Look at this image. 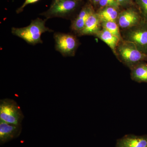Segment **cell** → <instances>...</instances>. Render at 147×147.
I'll return each instance as SVG.
<instances>
[{
  "instance_id": "cell-1",
  "label": "cell",
  "mask_w": 147,
  "mask_h": 147,
  "mask_svg": "<svg viewBox=\"0 0 147 147\" xmlns=\"http://www.w3.org/2000/svg\"><path fill=\"white\" fill-rule=\"evenodd\" d=\"M47 19L42 20L38 18L32 20L31 23L28 26L24 28H12L11 33L24 40L27 43L32 45L42 43L41 36L45 32H52L53 30L45 26Z\"/></svg>"
},
{
  "instance_id": "cell-2",
  "label": "cell",
  "mask_w": 147,
  "mask_h": 147,
  "mask_svg": "<svg viewBox=\"0 0 147 147\" xmlns=\"http://www.w3.org/2000/svg\"><path fill=\"white\" fill-rule=\"evenodd\" d=\"M83 0H54L49 9L40 13L46 19L61 18L68 19L81 9Z\"/></svg>"
},
{
  "instance_id": "cell-3",
  "label": "cell",
  "mask_w": 147,
  "mask_h": 147,
  "mask_svg": "<svg viewBox=\"0 0 147 147\" xmlns=\"http://www.w3.org/2000/svg\"><path fill=\"white\" fill-rule=\"evenodd\" d=\"M121 61L130 69L142 61L147 60V54L139 50L132 42L122 40L116 49Z\"/></svg>"
},
{
  "instance_id": "cell-4",
  "label": "cell",
  "mask_w": 147,
  "mask_h": 147,
  "mask_svg": "<svg viewBox=\"0 0 147 147\" xmlns=\"http://www.w3.org/2000/svg\"><path fill=\"white\" fill-rule=\"evenodd\" d=\"M24 116L17 102L10 98L0 100V119L7 123L21 124Z\"/></svg>"
},
{
  "instance_id": "cell-5",
  "label": "cell",
  "mask_w": 147,
  "mask_h": 147,
  "mask_svg": "<svg viewBox=\"0 0 147 147\" xmlns=\"http://www.w3.org/2000/svg\"><path fill=\"white\" fill-rule=\"evenodd\" d=\"M123 40L132 42L139 50L147 54V22L141 21L136 26L126 29Z\"/></svg>"
},
{
  "instance_id": "cell-6",
  "label": "cell",
  "mask_w": 147,
  "mask_h": 147,
  "mask_svg": "<svg viewBox=\"0 0 147 147\" xmlns=\"http://www.w3.org/2000/svg\"><path fill=\"white\" fill-rule=\"evenodd\" d=\"M55 49L64 57H71L75 55L79 45L76 37L70 34L56 32L54 34Z\"/></svg>"
},
{
  "instance_id": "cell-7",
  "label": "cell",
  "mask_w": 147,
  "mask_h": 147,
  "mask_svg": "<svg viewBox=\"0 0 147 147\" xmlns=\"http://www.w3.org/2000/svg\"><path fill=\"white\" fill-rule=\"evenodd\" d=\"M141 17L138 9L134 6L121 10L117 21L119 26L127 29L139 24L142 21Z\"/></svg>"
},
{
  "instance_id": "cell-8",
  "label": "cell",
  "mask_w": 147,
  "mask_h": 147,
  "mask_svg": "<svg viewBox=\"0 0 147 147\" xmlns=\"http://www.w3.org/2000/svg\"><path fill=\"white\" fill-rule=\"evenodd\" d=\"M22 130L21 124L7 123L0 119V144L3 145L18 138Z\"/></svg>"
},
{
  "instance_id": "cell-9",
  "label": "cell",
  "mask_w": 147,
  "mask_h": 147,
  "mask_svg": "<svg viewBox=\"0 0 147 147\" xmlns=\"http://www.w3.org/2000/svg\"><path fill=\"white\" fill-rule=\"evenodd\" d=\"M95 10L93 5L89 1L84 5L79 11L77 16L71 22V30L76 33H79L84 28L90 15Z\"/></svg>"
},
{
  "instance_id": "cell-10",
  "label": "cell",
  "mask_w": 147,
  "mask_h": 147,
  "mask_svg": "<svg viewBox=\"0 0 147 147\" xmlns=\"http://www.w3.org/2000/svg\"><path fill=\"white\" fill-rule=\"evenodd\" d=\"M116 147H147V136L125 135L117 141Z\"/></svg>"
},
{
  "instance_id": "cell-11",
  "label": "cell",
  "mask_w": 147,
  "mask_h": 147,
  "mask_svg": "<svg viewBox=\"0 0 147 147\" xmlns=\"http://www.w3.org/2000/svg\"><path fill=\"white\" fill-rule=\"evenodd\" d=\"M100 22L101 21L96 11H94L90 15L84 28L78 34L79 36L95 35L100 30Z\"/></svg>"
},
{
  "instance_id": "cell-12",
  "label": "cell",
  "mask_w": 147,
  "mask_h": 147,
  "mask_svg": "<svg viewBox=\"0 0 147 147\" xmlns=\"http://www.w3.org/2000/svg\"><path fill=\"white\" fill-rule=\"evenodd\" d=\"M95 35L105 42L112 49L113 52L116 54L117 47L121 41L118 38L104 28L100 30Z\"/></svg>"
},
{
  "instance_id": "cell-13",
  "label": "cell",
  "mask_w": 147,
  "mask_h": 147,
  "mask_svg": "<svg viewBox=\"0 0 147 147\" xmlns=\"http://www.w3.org/2000/svg\"><path fill=\"white\" fill-rule=\"evenodd\" d=\"M120 9L113 7H106L96 11L101 22L116 21Z\"/></svg>"
},
{
  "instance_id": "cell-14",
  "label": "cell",
  "mask_w": 147,
  "mask_h": 147,
  "mask_svg": "<svg viewBox=\"0 0 147 147\" xmlns=\"http://www.w3.org/2000/svg\"><path fill=\"white\" fill-rule=\"evenodd\" d=\"M146 63H139L131 68V79L138 82H147Z\"/></svg>"
},
{
  "instance_id": "cell-15",
  "label": "cell",
  "mask_w": 147,
  "mask_h": 147,
  "mask_svg": "<svg viewBox=\"0 0 147 147\" xmlns=\"http://www.w3.org/2000/svg\"><path fill=\"white\" fill-rule=\"evenodd\" d=\"M116 21H104L102 22V26L103 28L108 30L111 34L118 38L121 40H123L120 32L118 24Z\"/></svg>"
},
{
  "instance_id": "cell-16",
  "label": "cell",
  "mask_w": 147,
  "mask_h": 147,
  "mask_svg": "<svg viewBox=\"0 0 147 147\" xmlns=\"http://www.w3.org/2000/svg\"><path fill=\"white\" fill-rule=\"evenodd\" d=\"M144 21L147 22V0H133Z\"/></svg>"
},
{
  "instance_id": "cell-17",
  "label": "cell",
  "mask_w": 147,
  "mask_h": 147,
  "mask_svg": "<svg viewBox=\"0 0 147 147\" xmlns=\"http://www.w3.org/2000/svg\"><path fill=\"white\" fill-rule=\"evenodd\" d=\"M106 7H113L121 9L117 0H100L97 8L98 10Z\"/></svg>"
},
{
  "instance_id": "cell-18",
  "label": "cell",
  "mask_w": 147,
  "mask_h": 147,
  "mask_svg": "<svg viewBox=\"0 0 147 147\" xmlns=\"http://www.w3.org/2000/svg\"><path fill=\"white\" fill-rule=\"evenodd\" d=\"M117 1L121 9H122L135 6L133 0H117Z\"/></svg>"
},
{
  "instance_id": "cell-19",
  "label": "cell",
  "mask_w": 147,
  "mask_h": 147,
  "mask_svg": "<svg viewBox=\"0 0 147 147\" xmlns=\"http://www.w3.org/2000/svg\"><path fill=\"white\" fill-rule=\"evenodd\" d=\"M40 0H25V1L23 4L20 7L17 9L16 11V12L17 13H21L24 10V9L26 7L27 5L30 4L35 3L39 1Z\"/></svg>"
},
{
  "instance_id": "cell-20",
  "label": "cell",
  "mask_w": 147,
  "mask_h": 147,
  "mask_svg": "<svg viewBox=\"0 0 147 147\" xmlns=\"http://www.w3.org/2000/svg\"><path fill=\"white\" fill-rule=\"evenodd\" d=\"M100 0H89L90 2L91 3L95 8H97L98 5Z\"/></svg>"
},
{
  "instance_id": "cell-21",
  "label": "cell",
  "mask_w": 147,
  "mask_h": 147,
  "mask_svg": "<svg viewBox=\"0 0 147 147\" xmlns=\"http://www.w3.org/2000/svg\"><path fill=\"white\" fill-rule=\"evenodd\" d=\"M55 1H57V0H55Z\"/></svg>"
},
{
  "instance_id": "cell-22",
  "label": "cell",
  "mask_w": 147,
  "mask_h": 147,
  "mask_svg": "<svg viewBox=\"0 0 147 147\" xmlns=\"http://www.w3.org/2000/svg\"><path fill=\"white\" fill-rule=\"evenodd\" d=\"M88 1H89V0H88Z\"/></svg>"
}]
</instances>
